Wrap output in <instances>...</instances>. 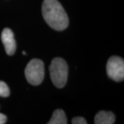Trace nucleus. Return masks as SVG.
Listing matches in <instances>:
<instances>
[{"label":"nucleus","mask_w":124,"mask_h":124,"mask_svg":"<svg viewBox=\"0 0 124 124\" xmlns=\"http://www.w3.org/2000/svg\"><path fill=\"white\" fill-rule=\"evenodd\" d=\"M42 15L46 22L54 30L63 31L68 26V17L58 0H44L42 4Z\"/></svg>","instance_id":"f257e3e1"},{"label":"nucleus","mask_w":124,"mask_h":124,"mask_svg":"<svg viewBox=\"0 0 124 124\" xmlns=\"http://www.w3.org/2000/svg\"><path fill=\"white\" fill-rule=\"evenodd\" d=\"M49 70L53 84L58 88H63L68 80V67L66 62L62 58H54L50 63Z\"/></svg>","instance_id":"f03ea898"},{"label":"nucleus","mask_w":124,"mask_h":124,"mask_svg":"<svg viewBox=\"0 0 124 124\" xmlns=\"http://www.w3.org/2000/svg\"><path fill=\"white\" fill-rule=\"evenodd\" d=\"M44 63L41 60L33 59L27 64L25 69V76L31 84L33 85L41 84L44 79Z\"/></svg>","instance_id":"7ed1b4c3"},{"label":"nucleus","mask_w":124,"mask_h":124,"mask_svg":"<svg viewBox=\"0 0 124 124\" xmlns=\"http://www.w3.org/2000/svg\"><path fill=\"white\" fill-rule=\"evenodd\" d=\"M107 74L115 81H121L124 79V61L118 56L111 57L107 62Z\"/></svg>","instance_id":"20e7f679"},{"label":"nucleus","mask_w":124,"mask_h":124,"mask_svg":"<svg viewBox=\"0 0 124 124\" xmlns=\"http://www.w3.org/2000/svg\"><path fill=\"white\" fill-rule=\"evenodd\" d=\"M1 41L4 46L6 53L8 55H13L16 50V41L13 31L10 28H6L1 32Z\"/></svg>","instance_id":"39448f33"},{"label":"nucleus","mask_w":124,"mask_h":124,"mask_svg":"<svg viewBox=\"0 0 124 124\" xmlns=\"http://www.w3.org/2000/svg\"><path fill=\"white\" fill-rule=\"evenodd\" d=\"M115 122V115L112 112L99 111L94 117L95 124H112Z\"/></svg>","instance_id":"423d86ee"},{"label":"nucleus","mask_w":124,"mask_h":124,"mask_svg":"<svg viewBox=\"0 0 124 124\" xmlns=\"http://www.w3.org/2000/svg\"><path fill=\"white\" fill-rule=\"evenodd\" d=\"M68 123L66 113L61 109L54 111L52 118L48 122V124H66Z\"/></svg>","instance_id":"0eeeda50"},{"label":"nucleus","mask_w":124,"mask_h":124,"mask_svg":"<svg viewBox=\"0 0 124 124\" xmlns=\"http://www.w3.org/2000/svg\"><path fill=\"white\" fill-rule=\"evenodd\" d=\"M10 95V89L5 82L0 81V97H7Z\"/></svg>","instance_id":"6e6552de"},{"label":"nucleus","mask_w":124,"mask_h":124,"mask_svg":"<svg viewBox=\"0 0 124 124\" xmlns=\"http://www.w3.org/2000/svg\"><path fill=\"white\" fill-rule=\"evenodd\" d=\"M72 124H86L87 121L82 116H76L72 119Z\"/></svg>","instance_id":"1a4fd4ad"},{"label":"nucleus","mask_w":124,"mask_h":124,"mask_svg":"<svg viewBox=\"0 0 124 124\" xmlns=\"http://www.w3.org/2000/svg\"><path fill=\"white\" fill-rule=\"evenodd\" d=\"M6 121H7L6 116L4 115V114H2V113H0V124H6Z\"/></svg>","instance_id":"9d476101"},{"label":"nucleus","mask_w":124,"mask_h":124,"mask_svg":"<svg viewBox=\"0 0 124 124\" xmlns=\"http://www.w3.org/2000/svg\"><path fill=\"white\" fill-rule=\"evenodd\" d=\"M22 53L23 54H24V55H26V52H25V51H23Z\"/></svg>","instance_id":"9b49d317"}]
</instances>
